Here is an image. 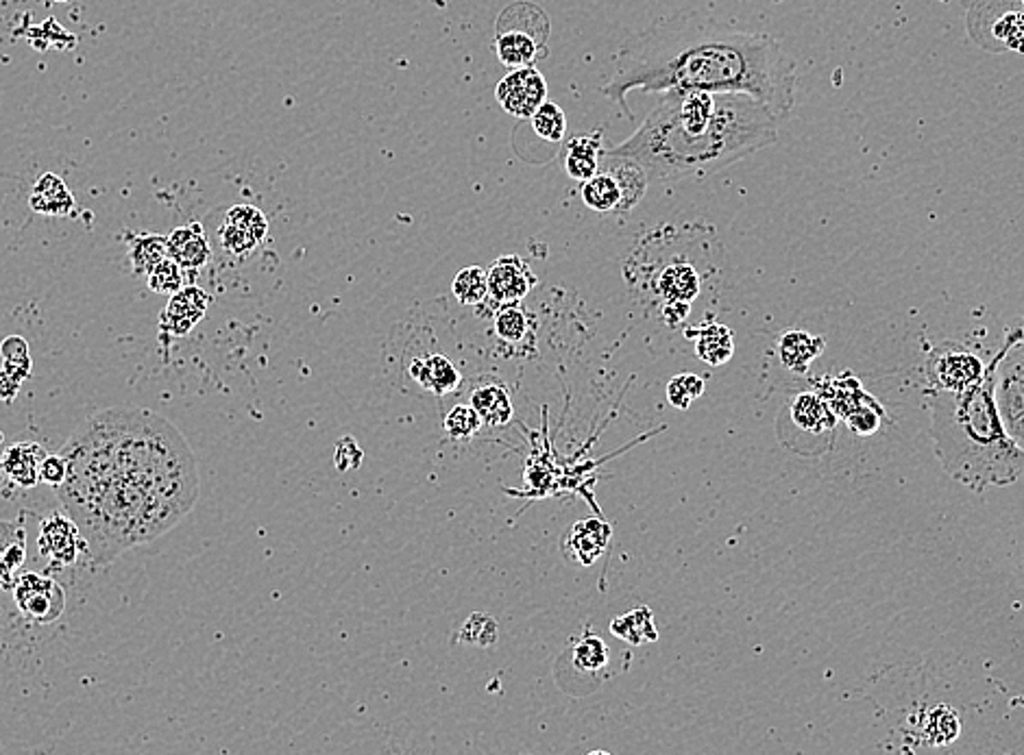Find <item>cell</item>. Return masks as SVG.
Returning <instances> with one entry per match:
<instances>
[{
  "label": "cell",
  "mask_w": 1024,
  "mask_h": 755,
  "mask_svg": "<svg viewBox=\"0 0 1024 755\" xmlns=\"http://www.w3.org/2000/svg\"><path fill=\"white\" fill-rule=\"evenodd\" d=\"M59 453L68 475L57 495L96 564L159 538L198 499L192 449L174 425L148 410L98 412Z\"/></svg>",
  "instance_id": "obj_1"
},
{
  "label": "cell",
  "mask_w": 1024,
  "mask_h": 755,
  "mask_svg": "<svg viewBox=\"0 0 1024 755\" xmlns=\"http://www.w3.org/2000/svg\"><path fill=\"white\" fill-rule=\"evenodd\" d=\"M798 68L781 41L766 33L724 28H683L652 33L626 48L600 94L626 118V96L702 89L746 94L763 102L779 120L796 105Z\"/></svg>",
  "instance_id": "obj_2"
},
{
  "label": "cell",
  "mask_w": 1024,
  "mask_h": 755,
  "mask_svg": "<svg viewBox=\"0 0 1024 755\" xmlns=\"http://www.w3.org/2000/svg\"><path fill=\"white\" fill-rule=\"evenodd\" d=\"M781 120L746 94L665 92L611 155L635 159L650 181L711 176L779 139Z\"/></svg>",
  "instance_id": "obj_3"
},
{
  "label": "cell",
  "mask_w": 1024,
  "mask_h": 755,
  "mask_svg": "<svg viewBox=\"0 0 1024 755\" xmlns=\"http://www.w3.org/2000/svg\"><path fill=\"white\" fill-rule=\"evenodd\" d=\"M936 455L949 477L977 495L1003 488L1024 475V451L1008 434L995 401V377L964 392L929 390Z\"/></svg>",
  "instance_id": "obj_4"
},
{
  "label": "cell",
  "mask_w": 1024,
  "mask_h": 755,
  "mask_svg": "<svg viewBox=\"0 0 1024 755\" xmlns=\"http://www.w3.org/2000/svg\"><path fill=\"white\" fill-rule=\"evenodd\" d=\"M779 440L798 455L820 458L833 449L838 414L818 392H798L776 418Z\"/></svg>",
  "instance_id": "obj_5"
},
{
  "label": "cell",
  "mask_w": 1024,
  "mask_h": 755,
  "mask_svg": "<svg viewBox=\"0 0 1024 755\" xmlns=\"http://www.w3.org/2000/svg\"><path fill=\"white\" fill-rule=\"evenodd\" d=\"M988 366L995 377L999 416L1012 440L1024 451V318L1008 327L1003 346Z\"/></svg>",
  "instance_id": "obj_6"
},
{
  "label": "cell",
  "mask_w": 1024,
  "mask_h": 755,
  "mask_svg": "<svg viewBox=\"0 0 1024 755\" xmlns=\"http://www.w3.org/2000/svg\"><path fill=\"white\" fill-rule=\"evenodd\" d=\"M539 15H543V11L528 2L510 4L502 13L495 35V54L508 70L534 65L537 59L547 52L545 41L550 37V20L528 28V24Z\"/></svg>",
  "instance_id": "obj_7"
},
{
  "label": "cell",
  "mask_w": 1024,
  "mask_h": 755,
  "mask_svg": "<svg viewBox=\"0 0 1024 755\" xmlns=\"http://www.w3.org/2000/svg\"><path fill=\"white\" fill-rule=\"evenodd\" d=\"M988 364L971 349L957 342L936 346L925 364L929 390L964 392L984 381Z\"/></svg>",
  "instance_id": "obj_8"
},
{
  "label": "cell",
  "mask_w": 1024,
  "mask_h": 755,
  "mask_svg": "<svg viewBox=\"0 0 1024 755\" xmlns=\"http://www.w3.org/2000/svg\"><path fill=\"white\" fill-rule=\"evenodd\" d=\"M13 601L17 610L37 625L55 623L65 610L63 588L52 577L37 573H24L15 580Z\"/></svg>",
  "instance_id": "obj_9"
},
{
  "label": "cell",
  "mask_w": 1024,
  "mask_h": 755,
  "mask_svg": "<svg viewBox=\"0 0 1024 755\" xmlns=\"http://www.w3.org/2000/svg\"><path fill=\"white\" fill-rule=\"evenodd\" d=\"M495 98L513 118L530 120L547 100V83L537 65L510 70L495 87Z\"/></svg>",
  "instance_id": "obj_10"
},
{
  "label": "cell",
  "mask_w": 1024,
  "mask_h": 755,
  "mask_svg": "<svg viewBox=\"0 0 1024 755\" xmlns=\"http://www.w3.org/2000/svg\"><path fill=\"white\" fill-rule=\"evenodd\" d=\"M39 553L57 567H74L81 556H87V543L79 529V525L61 512H52L39 525L37 538Z\"/></svg>",
  "instance_id": "obj_11"
},
{
  "label": "cell",
  "mask_w": 1024,
  "mask_h": 755,
  "mask_svg": "<svg viewBox=\"0 0 1024 755\" xmlns=\"http://www.w3.org/2000/svg\"><path fill=\"white\" fill-rule=\"evenodd\" d=\"M537 285V275L519 255H504L489 268V296L495 305H515Z\"/></svg>",
  "instance_id": "obj_12"
},
{
  "label": "cell",
  "mask_w": 1024,
  "mask_h": 755,
  "mask_svg": "<svg viewBox=\"0 0 1024 755\" xmlns=\"http://www.w3.org/2000/svg\"><path fill=\"white\" fill-rule=\"evenodd\" d=\"M212 303V296L201 290L198 285H183L174 294H170V301L166 309L161 312L159 329L164 336H188L207 314Z\"/></svg>",
  "instance_id": "obj_13"
},
{
  "label": "cell",
  "mask_w": 1024,
  "mask_h": 755,
  "mask_svg": "<svg viewBox=\"0 0 1024 755\" xmlns=\"http://www.w3.org/2000/svg\"><path fill=\"white\" fill-rule=\"evenodd\" d=\"M604 129H595L591 135L571 137L561 150V166L574 181H589L600 170L604 155Z\"/></svg>",
  "instance_id": "obj_14"
},
{
  "label": "cell",
  "mask_w": 1024,
  "mask_h": 755,
  "mask_svg": "<svg viewBox=\"0 0 1024 755\" xmlns=\"http://www.w3.org/2000/svg\"><path fill=\"white\" fill-rule=\"evenodd\" d=\"M166 238H168V255L183 270H201L209 264L212 246L198 222L177 227Z\"/></svg>",
  "instance_id": "obj_15"
},
{
  "label": "cell",
  "mask_w": 1024,
  "mask_h": 755,
  "mask_svg": "<svg viewBox=\"0 0 1024 755\" xmlns=\"http://www.w3.org/2000/svg\"><path fill=\"white\" fill-rule=\"evenodd\" d=\"M700 290H702L700 272L687 261L670 264L667 268H663L656 281V292L661 294V299L670 303V307H680L685 312H689V303L698 299Z\"/></svg>",
  "instance_id": "obj_16"
},
{
  "label": "cell",
  "mask_w": 1024,
  "mask_h": 755,
  "mask_svg": "<svg viewBox=\"0 0 1024 755\" xmlns=\"http://www.w3.org/2000/svg\"><path fill=\"white\" fill-rule=\"evenodd\" d=\"M824 349L827 338L811 336L807 331H787L779 338V360L794 375H807Z\"/></svg>",
  "instance_id": "obj_17"
},
{
  "label": "cell",
  "mask_w": 1024,
  "mask_h": 755,
  "mask_svg": "<svg viewBox=\"0 0 1024 755\" xmlns=\"http://www.w3.org/2000/svg\"><path fill=\"white\" fill-rule=\"evenodd\" d=\"M600 168L613 172L622 185V192H624V205H622V214H628L633 211L639 200L643 198L646 190H648V174L646 170L630 157H619V155H611L604 150L602 155V161H600Z\"/></svg>",
  "instance_id": "obj_18"
},
{
  "label": "cell",
  "mask_w": 1024,
  "mask_h": 755,
  "mask_svg": "<svg viewBox=\"0 0 1024 755\" xmlns=\"http://www.w3.org/2000/svg\"><path fill=\"white\" fill-rule=\"evenodd\" d=\"M46 453L35 442H17L4 451L0 468L2 473L22 488H33L39 484V468Z\"/></svg>",
  "instance_id": "obj_19"
},
{
  "label": "cell",
  "mask_w": 1024,
  "mask_h": 755,
  "mask_svg": "<svg viewBox=\"0 0 1024 755\" xmlns=\"http://www.w3.org/2000/svg\"><path fill=\"white\" fill-rule=\"evenodd\" d=\"M28 205L41 216H70L74 209V196L61 176L46 172L35 181Z\"/></svg>",
  "instance_id": "obj_20"
},
{
  "label": "cell",
  "mask_w": 1024,
  "mask_h": 755,
  "mask_svg": "<svg viewBox=\"0 0 1024 755\" xmlns=\"http://www.w3.org/2000/svg\"><path fill=\"white\" fill-rule=\"evenodd\" d=\"M410 375L414 381H419V386L438 397L451 394L460 386V375L456 366L441 353L414 360L410 366Z\"/></svg>",
  "instance_id": "obj_21"
},
{
  "label": "cell",
  "mask_w": 1024,
  "mask_h": 755,
  "mask_svg": "<svg viewBox=\"0 0 1024 755\" xmlns=\"http://www.w3.org/2000/svg\"><path fill=\"white\" fill-rule=\"evenodd\" d=\"M696 338V355L709 366H724L735 353V338L726 325L707 322L689 331Z\"/></svg>",
  "instance_id": "obj_22"
},
{
  "label": "cell",
  "mask_w": 1024,
  "mask_h": 755,
  "mask_svg": "<svg viewBox=\"0 0 1024 755\" xmlns=\"http://www.w3.org/2000/svg\"><path fill=\"white\" fill-rule=\"evenodd\" d=\"M582 203L598 214H622L624 192L617 176L604 168L598 170L589 181L580 183Z\"/></svg>",
  "instance_id": "obj_23"
},
{
  "label": "cell",
  "mask_w": 1024,
  "mask_h": 755,
  "mask_svg": "<svg viewBox=\"0 0 1024 755\" xmlns=\"http://www.w3.org/2000/svg\"><path fill=\"white\" fill-rule=\"evenodd\" d=\"M471 405L489 427H502L513 418V399L504 383L493 381L480 386L471 394Z\"/></svg>",
  "instance_id": "obj_24"
},
{
  "label": "cell",
  "mask_w": 1024,
  "mask_h": 755,
  "mask_svg": "<svg viewBox=\"0 0 1024 755\" xmlns=\"http://www.w3.org/2000/svg\"><path fill=\"white\" fill-rule=\"evenodd\" d=\"M129 261L135 275H148L153 266H157L168 255V238L157 233H129Z\"/></svg>",
  "instance_id": "obj_25"
},
{
  "label": "cell",
  "mask_w": 1024,
  "mask_h": 755,
  "mask_svg": "<svg viewBox=\"0 0 1024 755\" xmlns=\"http://www.w3.org/2000/svg\"><path fill=\"white\" fill-rule=\"evenodd\" d=\"M26 558V536L20 523L0 521V582L9 586L13 573L24 564Z\"/></svg>",
  "instance_id": "obj_26"
},
{
  "label": "cell",
  "mask_w": 1024,
  "mask_h": 755,
  "mask_svg": "<svg viewBox=\"0 0 1024 755\" xmlns=\"http://www.w3.org/2000/svg\"><path fill=\"white\" fill-rule=\"evenodd\" d=\"M611 529L606 523L600 521H585L578 523L569 536V549L574 551L576 560L589 567L606 547Z\"/></svg>",
  "instance_id": "obj_27"
},
{
  "label": "cell",
  "mask_w": 1024,
  "mask_h": 755,
  "mask_svg": "<svg viewBox=\"0 0 1024 755\" xmlns=\"http://www.w3.org/2000/svg\"><path fill=\"white\" fill-rule=\"evenodd\" d=\"M611 632L630 645H646L659 638L654 617L648 608H637L628 612L626 617L615 619L611 623Z\"/></svg>",
  "instance_id": "obj_28"
},
{
  "label": "cell",
  "mask_w": 1024,
  "mask_h": 755,
  "mask_svg": "<svg viewBox=\"0 0 1024 755\" xmlns=\"http://www.w3.org/2000/svg\"><path fill=\"white\" fill-rule=\"evenodd\" d=\"M451 290L462 305H480L489 296V272L480 266H467L456 275Z\"/></svg>",
  "instance_id": "obj_29"
},
{
  "label": "cell",
  "mask_w": 1024,
  "mask_h": 755,
  "mask_svg": "<svg viewBox=\"0 0 1024 755\" xmlns=\"http://www.w3.org/2000/svg\"><path fill=\"white\" fill-rule=\"evenodd\" d=\"M532 122V131L545 139V142H552V144H558L563 142L565 133H567V118H565V111L552 102V100H545L530 118Z\"/></svg>",
  "instance_id": "obj_30"
},
{
  "label": "cell",
  "mask_w": 1024,
  "mask_h": 755,
  "mask_svg": "<svg viewBox=\"0 0 1024 755\" xmlns=\"http://www.w3.org/2000/svg\"><path fill=\"white\" fill-rule=\"evenodd\" d=\"M923 734L929 745H944L960 736V717L949 708H936L923 719Z\"/></svg>",
  "instance_id": "obj_31"
},
{
  "label": "cell",
  "mask_w": 1024,
  "mask_h": 755,
  "mask_svg": "<svg viewBox=\"0 0 1024 755\" xmlns=\"http://www.w3.org/2000/svg\"><path fill=\"white\" fill-rule=\"evenodd\" d=\"M0 355H2V368L9 377L15 381H24L31 375V355H28V344L20 336H9L0 344Z\"/></svg>",
  "instance_id": "obj_32"
},
{
  "label": "cell",
  "mask_w": 1024,
  "mask_h": 755,
  "mask_svg": "<svg viewBox=\"0 0 1024 755\" xmlns=\"http://www.w3.org/2000/svg\"><path fill=\"white\" fill-rule=\"evenodd\" d=\"M218 240H220L225 253H229L231 257H240V259L251 255L262 244V240L255 233H251L249 229H244L236 222H229V220H222V224L218 229Z\"/></svg>",
  "instance_id": "obj_33"
},
{
  "label": "cell",
  "mask_w": 1024,
  "mask_h": 755,
  "mask_svg": "<svg viewBox=\"0 0 1024 755\" xmlns=\"http://www.w3.org/2000/svg\"><path fill=\"white\" fill-rule=\"evenodd\" d=\"M707 390V383L702 377L694 373H680L670 379L667 383V399L674 407L678 410H689V405L700 399Z\"/></svg>",
  "instance_id": "obj_34"
},
{
  "label": "cell",
  "mask_w": 1024,
  "mask_h": 755,
  "mask_svg": "<svg viewBox=\"0 0 1024 755\" xmlns=\"http://www.w3.org/2000/svg\"><path fill=\"white\" fill-rule=\"evenodd\" d=\"M609 665V647L598 636H585L574 649V667L585 673L602 671Z\"/></svg>",
  "instance_id": "obj_35"
},
{
  "label": "cell",
  "mask_w": 1024,
  "mask_h": 755,
  "mask_svg": "<svg viewBox=\"0 0 1024 755\" xmlns=\"http://www.w3.org/2000/svg\"><path fill=\"white\" fill-rule=\"evenodd\" d=\"M146 281H148L150 292L174 294L177 290L183 288V268L172 257H166L157 266L150 268V272L146 275Z\"/></svg>",
  "instance_id": "obj_36"
},
{
  "label": "cell",
  "mask_w": 1024,
  "mask_h": 755,
  "mask_svg": "<svg viewBox=\"0 0 1024 755\" xmlns=\"http://www.w3.org/2000/svg\"><path fill=\"white\" fill-rule=\"evenodd\" d=\"M844 421L848 423V427H851L855 434H859V436H872V434H877V431L883 427L881 423L886 421V410H881V405H879L872 397H868V399H866L864 403H859Z\"/></svg>",
  "instance_id": "obj_37"
},
{
  "label": "cell",
  "mask_w": 1024,
  "mask_h": 755,
  "mask_svg": "<svg viewBox=\"0 0 1024 755\" xmlns=\"http://www.w3.org/2000/svg\"><path fill=\"white\" fill-rule=\"evenodd\" d=\"M480 427H482V418L473 405H456L445 416V431L454 440H469L480 431Z\"/></svg>",
  "instance_id": "obj_38"
},
{
  "label": "cell",
  "mask_w": 1024,
  "mask_h": 755,
  "mask_svg": "<svg viewBox=\"0 0 1024 755\" xmlns=\"http://www.w3.org/2000/svg\"><path fill=\"white\" fill-rule=\"evenodd\" d=\"M995 35L1005 48L1024 54V11H1010L995 22Z\"/></svg>",
  "instance_id": "obj_39"
},
{
  "label": "cell",
  "mask_w": 1024,
  "mask_h": 755,
  "mask_svg": "<svg viewBox=\"0 0 1024 755\" xmlns=\"http://www.w3.org/2000/svg\"><path fill=\"white\" fill-rule=\"evenodd\" d=\"M495 327H497V336L506 342H521L528 333V318L526 314L515 307V305H504L502 312L497 314L495 318Z\"/></svg>",
  "instance_id": "obj_40"
},
{
  "label": "cell",
  "mask_w": 1024,
  "mask_h": 755,
  "mask_svg": "<svg viewBox=\"0 0 1024 755\" xmlns=\"http://www.w3.org/2000/svg\"><path fill=\"white\" fill-rule=\"evenodd\" d=\"M460 638L469 645L491 647L493 643H497V623L486 614H473L465 623V628L460 632Z\"/></svg>",
  "instance_id": "obj_41"
},
{
  "label": "cell",
  "mask_w": 1024,
  "mask_h": 755,
  "mask_svg": "<svg viewBox=\"0 0 1024 755\" xmlns=\"http://www.w3.org/2000/svg\"><path fill=\"white\" fill-rule=\"evenodd\" d=\"M225 220L236 222V224L249 229V231L255 233L262 242H264V238H266V233H268V220H266V216H264L257 207H253V205H236V207L227 209Z\"/></svg>",
  "instance_id": "obj_42"
},
{
  "label": "cell",
  "mask_w": 1024,
  "mask_h": 755,
  "mask_svg": "<svg viewBox=\"0 0 1024 755\" xmlns=\"http://www.w3.org/2000/svg\"><path fill=\"white\" fill-rule=\"evenodd\" d=\"M65 475H68V462L61 453L44 458L41 468H39V482H44L52 488H59L65 482Z\"/></svg>",
  "instance_id": "obj_43"
},
{
  "label": "cell",
  "mask_w": 1024,
  "mask_h": 755,
  "mask_svg": "<svg viewBox=\"0 0 1024 755\" xmlns=\"http://www.w3.org/2000/svg\"><path fill=\"white\" fill-rule=\"evenodd\" d=\"M362 464V449L353 438H342L336 447V468L351 471Z\"/></svg>",
  "instance_id": "obj_44"
},
{
  "label": "cell",
  "mask_w": 1024,
  "mask_h": 755,
  "mask_svg": "<svg viewBox=\"0 0 1024 755\" xmlns=\"http://www.w3.org/2000/svg\"><path fill=\"white\" fill-rule=\"evenodd\" d=\"M20 386H22L20 381H15L4 370H0V401H11L17 394Z\"/></svg>",
  "instance_id": "obj_45"
},
{
  "label": "cell",
  "mask_w": 1024,
  "mask_h": 755,
  "mask_svg": "<svg viewBox=\"0 0 1024 755\" xmlns=\"http://www.w3.org/2000/svg\"><path fill=\"white\" fill-rule=\"evenodd\" d=\"M55 2H65V0H55Z\"/></svg>",
  "instance_id": "obj_46"
},
{
  "label": "cell",
  "mask_w": 1024,
  "mask_h": 755,
  "mask_svg": "<svg viewBox=\"0 0 1024 755\" xmlns=\"http://www.w3.org/2000/svg\"><path fill=\"white\" fill-rule=\"evenodd\" d=\"M1019 2H1023V4H1024V0H1019Z\"/></svg>",
  "instance_id": "obj_47"
}]
</instances>
